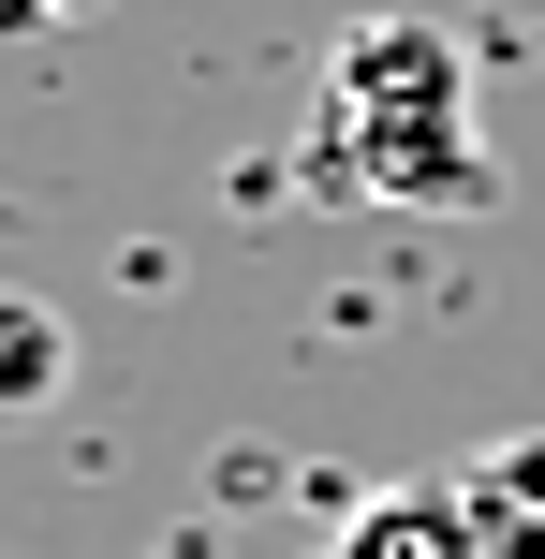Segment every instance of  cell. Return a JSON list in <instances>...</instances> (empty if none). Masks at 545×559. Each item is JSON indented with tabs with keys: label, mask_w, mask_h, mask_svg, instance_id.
Segmentation results:
<instances>
[{
	"label": "cell",
	"mask_w": 545,
	"mask_h": 559,
	"mask_svg": "<svg viewBox=\"0 0 545 559\" xmlns=\"http://www.w3.org/2000/svg\"><path fill=\"white\" fill-rule=\"evenodd\" d=\"M59 397H74V309L0 280V427H45Z\"/></svg>",
	"instance_id": "cell-3"
},
{
	"label": "cell",
	"mask_w": 545,
	"mask_h": 559,
	"mask_svg": "<svg viewBox=\"0 0 545 559\" xmlns=\"http://www.w3.org/2000/svg\"><path fill=\"white\" fill-rule=\"evenodd\" d=\"M74 15H88V0H0V45H59Z\"/></svg>",
	"instance_id": "cell-5"
},
{
	"label": "cell",
	"mask_w": 545,
	"mask_h": 559,
	"mask_svg": "<svg viewBox=\"0 0 545 559\" xmlns=\"http://www.w3.org/2000/svg\"><path fill=\"white\" fill-rule=\"evenodd\" d=\"M324 559H487V545H472L458 486H369V501L340 515V545H324Z\"/></svg>",
	"instance_id": "cell-4"
},
{
	"label": "cell",
	"mask_w": 545,
	"mask_h": 559,
	"mask_svg": "<svg viewBox=\"0 0 545 559\" xmlns=\"http://www.w3.org/2000/svg\"><path fill=\"white\" fill-rule=\"evenodd\" d=\"M442 486H458V515H472V545H487V559H545V427L472 442Z\"/></svg>",
	"instance_id": "cell-2"
},
{
	"label": "cell",
	"mask_w": 545,
	"mask_h": 559,
	"mask_svg": "<svg viewBox=\"0 0 545 559\" xmlns=\"http://www.w3.org/2000/svg\"><path fill=\"white\" fill-rule=\"evenodd\" d=\"M310 192L324 206H487L501 163L472 133V59L428 15H354L324 45L310 104Z\"/></svg>",
	"instance_id": "cell-1"
}]
</instances>
